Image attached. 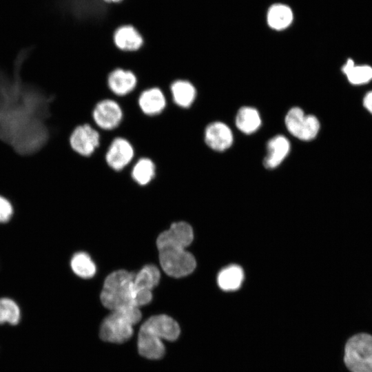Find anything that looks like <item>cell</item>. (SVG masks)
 Listing matches in <instances>:
<instances>
[{"label": "cell", "mask_w": 372, "mask_h": 372, "mask_svg": "<svg viewBox=\"0 0 372 372\" xmlns=\"http://www.w3.org/2000/svg\"><path fill=\"white\" fill-rule=\"evenodd\" d=\"M31 50L19 52L12 74L0 69V140L24 156L38 152L49 141L51 130L47 121L55 99L21 79L22 66Z\"/></svg>", "instance_id": "1"}, {"label": "cell", "mask_w": 372, "mask_h": 372, "mask_svg": "<svg viewBox=\"0 0 372 372\" xmlns=\"http://www.w3.org/2000/svg\"><path fill=\"white\" fill-rule=\"evenodd\" d=\"M134 276V273L121 269L106 278L101 293V300L104 307L112 311L137 307L133 288Z\"/></svg>", "instance_id": "2"}, {"label": "cell", "mask_w": 372, "mask_h": 372, "mask_svg": "<svg viewBox=\"0 0 372 372\" xmlns=\"http://www.w3.org/2000/svg\"><path fill=\"white\" fill-rule=\"evenodd\" d=\"M141 318L138 307H130L114 310L103 321L100 328L102 340L121 343L130 339L133 326Z\"/></svg>", "instance_id": "3"}, {"label": "cell", "mask_w": 372, "mask_h": 372, "mask_svg": "<svg viewBox=\"0 0 372 372\" xmlns=\"http://www.w3.org/2000/svg\"><path fill=\"white\" fill-rule=\"evenodd\" d=\"M163 270L169 276L180 278L191 273L196 268L194 256L185 248L173 244L156 245Z\"/></svg>", "instance_id": "4"}, {"label": "cell", "mask_w": 372, "mask_h": 372, "mask_svg": "<svg viewBox=\"0 0 372 372\" xmlns=\"http://www.w3.org/2000/svg\"><path fill=\"white\" fill-rule=\"evenodd\" d=\"M344 362L351 372H372V335L361 333L351 337L345 344Z\"/></svg>", "instance_id": "5"}, {"label": "cell", "mask_w": 372, "mask_h": 372, "mask_svg": "<svg viewBox=\"0 0 372 372\" xmlns=\"http://www.w3.org/2000/svg\"><path fill=\"white\" fill-rule=\"evenodd\" d=\"M68 145L79 156L90 157L101 145L100 131L90 123L79 124L71 131Z\"/></svg>", "instance_id": "6"}, {"label": "cell", "mask_w": 372, "mask_h": 372, "mask_svg": "<svg viewBox=\"0 0 372 372\" xmlns=\"http://www.w3.org/2000/svg\"><path fill=\"white\" fill-rule=\"evenodd\" d=\"M93 125L100 131L116 130L123 120V110L114 98H105L98 101L92 111Z\"/></svg>", "instance_id": "7"}, {"label": "cell", "mask_w": 372, "mask_h": 372, "mask_svg": "<svg viewBox=\"0 0 372 372\" xmlns=\"http://www.w3.org/2000/svg\"><path fill=\"white\" fill-rule=\"evenodd\" d=\"M285 125L288 131L302 141H311L318 134L320 123L313 115H305L298 107L291 108L285 117Z\"/></svg>", "instance_id": "8"}, {"label": "cell", "mask_w": 372, "mask_h": 372, "mask_svg": "<svg viewBox=\"0 0 372 372\" xmlns=\"http://www.w3.org/2000/svg\"><path fill=\"white\" fill-rule=\"evenodd\" d=\"M135 158L132 143L123 136H115L109 144L104 155L107 166L115 172H120L131 165Z\"/></svg>", "instance_id": "9"}, {"label": "cell", "mask_w": 372, "mask_h": 372, "mask_svg": "<svg viewBox=\"0 0 372 372\" xmlns=\"http://www.w3.org/2000/svg\"><path fill=\"white\" fill-rule=\"evenodd\" d=\"M160 271L153 265L143 267L133 279L135 303L137 307L148 304L152 298V290L160 280Z\"/></svg>", "instance_id": "10"}, {"label": "cell", "mask_w": 372, "mask_h": 372, "mask_svg": "<svg viewBox=\"0 0 372 372\" xmlns=\"http://www.w3.org/2000/svg\"><path fill=\"white\" fill-rule=\"evenodd\" d=\"M107 86L114 99L125 97L136 90L138 78L131 70L116 68L107 74Z\"/></svg>", "instance_id": "11"}, {"label": "cell", "mask_w": 372, "mask_h": 372, "mask_svg": "<svg viewBox=\"0 0 372 372\" xmlns=\"http://www.w3.org/2000/svg\"><path fill=\"white\" fill-rule=\"evenodd\" d=\"M162 335L145 322L142 324L138 337L139 353L148 359H160L165 351Z\"/></svg>", "instance_id": "12"}, {"label": "cell", "mask_w": 372, "mask_h": 372, "mask_svg": "<svg viewBox=\"0 0 372 372\" xmlns=\"http://www.w3.org/2000/svg\"><path fill=\"white\" fill-rule=\"evenodd\" d=\"M114 47L124 53H134L145 45L144 36L134 25L125 24L118 27L112 35Z\"/></svg>", "instance_id": "13"}, {"label": "cell", "mask_w": 372, "mask_h": 372, "mask_svg": "<svg viewBox=\"0 0 372 372\" xmlns=\"http://www.w3.org/2000/svg\"><path fill=\"white\" fill-rule=\"evenodd\" d=\"M137 105L143 114L154 117L161 114L166 109L167 99L162 89L152 86L143 90L138 94Z\"/></svg>", "instance_id": "14"}, {"label": "cell", "mask_w": 372, "mask_h": 372, "mask_svg": "<svg viewBox=\"0 0 372 372\" xmlns=\"http://www.w3.org/2000/svg\"><path fill=\"white\" fill-rule=\"evenodd\" d=\"M203 141L210 149L222 152L228 149L233 143L230 128L223 123L215 121L209 123L203 132Z\"/></svg>", "instance_id": "15"}, {"label": "cell", "mask_w": 372, "mask_h": 372, "mask_svg": "<svg viewBox=\"0 0 372 372\" xmlns=\"http://www.w3.org/2000/svg\"><path fill=\"white\" fill-rule=\"evenodd\" d=\"M169 100L180 109H189L194 104L197 98V89L194 84L185 79L173 81L169 87Z\"/></svg>", "instance_id": "16"}, {"label": "cell", "mask_w": 372, "mask_h": 372, "mask_svg": "<svg viewBox=\"0 0 372 372\" xmlns=\"http://www.w3.org/2000/svg\"><path fill=\"white\" fill-rule=\"evenodd\" d=\"M267 25L275 31H283L293 25L294 14L291 8L282 3L271 5L265 14Z\"/></svg>", "instance_id": "17"}, {"label": "cell", "mask_w": 372, "mask_h": 372, "mask_svg": "<svg viewBox=\"0 0 372 372\" xmlns=\"http://www.w3.org/2000/svg\"><path fill=\"white\" fill-rule=\"evenodd\" d=\"M193 238V230L188 223L185 222L174 223L169 229L162 232L158 236L156 245L174 244L186 249L192 243Z\"/></svg>", "instance_id": "18"}, {"label": "cell", "mask_w": 372, "mask_h": 372, "mask_svg": "<svg viewBox=\"0 0 372 372\" xmlns=\"http://www.w3.org/2000/svg\"><path fill=\"white\" fill-rule=\"evenodd\" d=\"M267 149V154L264 159V165L268 169L276 168L289 152L290 143L285 136L278 135L268 141Z\"/></svg>", "instance_id": "19"}, {"label": "cell", "mask_w": 372, "mask_h": 372, "mask_svg": "<svg viewBox=\"0 0 372 372\" xmlns=\"http://www.w3.org/2000/svg\"><path fill=\"white\" fill-rule=\"evenodd\" d=\"M156 169V165L152 158L141 156L132 163L130 176L138 185H146L155 178Z\"/></svg>", "instance_id": "20"}, {"label": "cell", "mask_w": 372, "mask_h": 372, "mask_svg": "<svg viewBox=\"0 0 372 372\" xmlns=\"http://www.w3.org/2000/svg\"><path fill=\"white\" fill-rule=\"evenodd\" d=\"M145 322L158 331L164 340H176L180 333L177 322L167 315H157L150 317Z\"/></svg>", "instance_id": "21"}, {"label": "cell", "mask_w": 372, "mask_h": 372, "mask_svg": "<svg viewBox=\"0 0 372 372\" xmlns=\"http://www.w3.org/2000/svg\"><path fill=\"white\" fill-rule=\"evenodd\" d=\"M242 269L236 265L223 268L218 273L217 282L219 287L226 291L238 289L243 281Z\"/></svg>", "instance_id": "22"}, {"label": "cell", "mask_w": 372, "mask_h": 372, "mask_svg": "<svg viewBox=\"0 0 372 372\" xmlns=\"http://www.w3.org/2000/svg\"><path fill=\"white\" fill-rule=\"evenodd\" d=\"M261 124L257 110L251 107H242L236 118V127L243 133L249 134L256 132Z\"/></svg>", "instance_id": "23"}, {"label": "cell", "mask_w": 372, "mask_h": 372, "mask_svg": "<svg viewBox=\"0 0 372 372\" xmlns=\"http://www.w3.org/2000/svg\"><path fill=\"white\" fill-rule=\"evenodd\" d=\"M70 267L72 272L82 278H90L96 273V266L90 256L85 252L79 251L74 254L70 260Z\"/></svg>", "instance_id": "24"}, {"label": "cell", "mask_w": 372, "mask_h": 372, "mask_svg": "<svg viewBox=\"0 0 372 372\" xmlns=\"http://www.w3.org/2000/svg\"><path fill=\"white\" fill-rule=\"evenodd\" d=\"M21 309L12 298L0 297V324L17 325L21 320Z\"/></svg>", "instance_id": "25"}, {"label": "cell", "mask_w": 372, "mask_h": 372, "mask_svg": "<svg viewBox=\"0 0 372 372\" xmlns=\"http://www.w3.org/2000/svg\"><path fill=\"white\" fill-rule=\"evenodd\" d=\"M342 70L349 81L353 85H361L372 79V68L369 65L355 66L352 59H349Z\"/></svg>", "instance_id": "26"}, {"label": "cell", "mask_w": 372, "mask_h": 372, "mask_svg": "<svg viewBox=\"0 0 372 372\" xmlns=\"http://www.w3.org/2000/svg\"><path fill=\"white\" fill-rule=\"evenodd\" d=\"M14 214V207L9 199L0 195V224L8 223Z\"/></svg>", "instance_id": "27"}, {"label": "cell", "mask_w": 372, "mask_h": 372, "mask_svg": "<svg viewBox=\"0 0 372 372\" xmlns=\"http://www.w3.org/2000/svg\"><path fill=\"white\" fill-rule=\"evenodd\" d=\"M363 105L366 109L372 114V92L366 94L364 98Z\"/></svg>", "instance_id": "28"}, {"label": "cell", "mask_w": 372, "mask_h": 372, "mask_svg": "<svg viewBox=\"0 0 372 372\" xmlns=\"http://www.w3.org/2000/svg\"><path fill=\"white\" fill-rule=\"evenodd\" d=\"M106 3H119L121 1H122L123 0H103Z\"/></svg>", "instance_id": "29"}]
</instances>
